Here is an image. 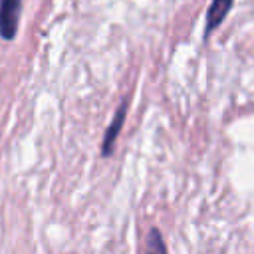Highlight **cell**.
Returning <instances> with one entry per match:
<instances>
[{"instance_id":"277c9868","label":"cell","mask_w":254,"mask_h":254,"mask_svg":"<svg viewBox=\"0 0 254 254\" xmlns=\"http://www.w3.org/2000/svg\"><path fill=\"white\" fill-rule=\"evenodd\" d=\"M145 254H169L165 238L157 226H153L145 238Z\"/></svg>"},{"instance_id":"6da1fadb","label":"cell","mask_w":254,"mask_h":254,"mask_svg":"<svg viewBox=\"0 0 254 254\" xmlns=\"http://www.w3.org/2000/svg\"><path fill=\"white\" fill-rule=\"evenodd\" d=\"M22 0H0V36L4 40H14L20 26Z\"/></svg>"},{"instance_id":"7a4b0ae2","label":"cell","mask_w":254,"mask_h":254,"mask_svg":"<svg viewBox=\"0 0 254 254\" xmlns=\"http://www.w3.org/2000/svg\"><path fill=\"white\" fill-rule=\"evenodd\" d=\"M234 0H212L206 12V26H204V40H208L212 36V32L226 20L230 8H232Z\"/></svg>"},{"instance_id":"3957f363","label":"cell","mask_w":254,"mask_h":254,"mask_svg":"<svg viewBox=\"0 0 254 254\" xmlns=\"http://www.w3.org/2000/svg\"><path fill=\"white\" fill-rule=\"evenodd\" d=\"M125 113H127V99L117 107L107 131H105V137H103V145H101V155L103 157H109L113 153V147H115V141H117V135L123 127V121H125Z\"/></svg>"}]
</instances>
